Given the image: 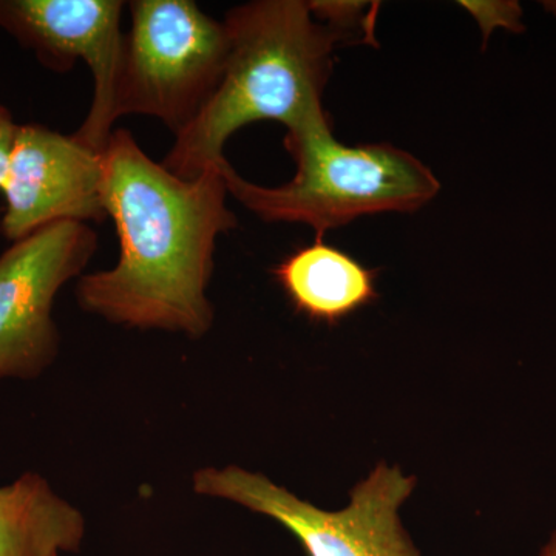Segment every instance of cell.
Instances as JSON below:
<instances>
[{"instance_id": "cell-1", "label": "cell", "mask_w": 556, "mask_h": 556, "mask_svg": "<svg viewBox=\"0 0 556 556\" xmlns=\"http://www.w3.org/2000/svg\"><path fill=\"white\" fill-rule=\"evenodd\" d=\"M102 155L119 258L112 269L79 278L80 308L127 328L203 338L214 324L206 291L215 244L237 226L226 203L225 159L182 179L150 159L127 129L113 130Z\"/></svg>"}, {"instance_id": "cell-2", "label": "cell", "mask_w": 556, "mask_h": 556, "mask_svg": "<svg viewBox=\"0 0 556 556\" xmlns=\"http://www.w3.org/2000/svg\"><path fill=\"white\" fill-rule=\"evenodd\" d=\"M230 49L214 97L175 137L163 166L182 179L225 159L236 131L257 121L298 126L327 113L321 104L332 56L348 33L314 16L309 2L258 0L225 17Z\"/></svg>"}, {"instance_id": "cell-3", "label": "cell", "mask_w": 556, "mask_h": 556, "mask_svg": "<svg viewBox=\"0 0 556 556\" xmlns=\"http://www.w3.org/2000/svg\"><path fill=\"white\" fill-rule=\"evenodd\" d=\"M285 148L298 166L287 185H254L225 159L226 186L258 218L303 223L317 236L365 215L419 211L441 189L433 172L405 150L391 144H342L332 135L327 113L288 129Z\"/></svg>"}, {"instance_id": "cell-4", "label": "cell", "mask_w": 556, "mask_h": 556, "mask_svg": "<svg viewBox=\"0 0 556 556\" xmlns=\"http://www.w3.org/2000/svg\"><path fill=\"white\" fill-rule=\"evenodd\" d=\"M129 10L116 118L150 116L178 137L217 90L230 49L228 27L190 0H135Z\"/></svg>"}, {"instance_id": "cell-5", "label": "cell", "mask_w": 556, "mask_h": 556, "mask_svg": "<svg viewBox=\"0 0 556 556\" xmlns=\"http://www.w3.org/2000/svg\"><path fill=\"white\" fill-rule=\"evenodd\" d=\"M192 484L199 495L274 519L298 538L308 556H420L399 515L416 478L401 467L379 464L354 486L350 504L336 511L300 500L265 475L239 466L200 468Z\"/></svg>"}, {"instance_id": "cell-6", "label": "cell", "mask_w": 556, "mask_h": 556, "mask_svg": "<svg viewBox=\"0 0 556 556\" xmlns=\"http://www.w3.org/2000/svg\"><path fill=\"white\" fill-rule=\"evenodd\" d=\"M97 249V232L87 223L58 222L0 255V379H36L53 364L61 342L51 316L54 299Z\"/></svg>"}, {"instance_id": "cell-7", "label": "cell", "mask_w": 556, "mask_h": 556, "mask_svg": "<svg viewBox=\"0 0 556 556\" xmlns=\"http://www.w3.org/2000/svg\"><path fill=\"white\" fill-rule=\"evenodd\" d=\"M121 0H0V28L54 72L78 61L93 75L87 118L75 137L102 152L113 134L124 33Z\"/></svg>"}, {"instance_id": "cell-8", "label": "cell", "mask_w": 556, "mask_h": 556, "mask_svg": "<svg viewBox=\"0 0 556 556\" xmlns=\"http://www.w3.org/2000/svg\"><path fill=\"white\" fill-rule=\"evenodd\" d=\"M104 152V150H102ZM73 135L24 124L17 127L2 185L7 240L58 222H104V155Z\"/></svg>"}, {"instance_id": "cell-9", "label": "cell", "mask_w": 556, "mask_h": 556, "mask_svg": "<svg viewBox=\"0 0 556 556\" xmlns=\"http://www.w3.org/2000/svg\"><path fill=\"white\" fill-rule=\"evenodd\" d=\"M273 276L295 311L318 324L338 325L378 299V270L329 247L321 236L295 249Z\"/></svg>"}, {"instance_id": "cell-10", "label": "cell", "mask_w": 556, "mask_h": 556, "mask_svg": "<svg viewBox=\"0 0 556 556\" xmlns=\"http://www.w3.org/2000/svg\"><path fill=\"white\" fill-rule=\"evenodd\" d=\"M84 536V515L40 475L25 473L0 486V556L78 554Z\"/></svg>"}, {"instance_id": "cell-11", "label": "cell", "mask_w": 556, "mask_h": 556, "mask_svg": "<svg viewBox=\"0 0 556 556\" xmlns=\"http://www.w3.org/2000/svg\"><path fill=\"white\" fill-rule=\"evenodd\" d=\"M481 24L485 38L495 27H506L514 33L526 30L522 25V10L518 2H473L463 3Z\"/></svg>"}, {"instance_id": "cell-12", "label": "cell", "mask_w": 556, "mask_h": 556, "mask_svg": "<svg viewBox=\"0 0 556 556\" xmlns=\"http://www.w3.org/2000/svg\"><path fill=\"white\" fill-rule=\"evenodd\" d=\"M17 127H20V124L14 123L10 110L0 104V189H2L3 181H5Z\"/></svg>"}, {"instance_id": "cell-13", "label": "cell", "mask_w": 556, "mask_h": 556, "mask_svg": "<svg viewBox=\"0 0 556 556\" xmlns=\"http://www.w3.org/2000/svg\"><path fill=\"white\" fill-rule=\"evenodd\" d=\"M538 556H556V529Z\"/></svg>"}, {"instance_id": "cell-14", "label": "cell", "mask_w": 556, "mask_h": 556, "mask_svg": "<svg viewBox=\"0 0 556 556\" xmlns=\"http://www.w3.org/2000/svg\"><path fill=\"white\" fill-rule=\"evenodd\" d=\"M544 9L547 11H551V13L556 14V2H552V0H548V2H543Z\"/></svg>"}]
</instances>
